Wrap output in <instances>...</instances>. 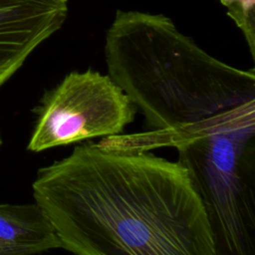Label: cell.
I'll use <instances>...</instances> for the list:
<instances>
[{
	"mask_svg": "<svg viewBox=\"0 0 255 255\" xmlns=\"http://www.w3.org/2000/svg\"><path fill=\"white\" fill-rule=\"evenodd\" d=\"M32 190L73 255H217L201 198L178 161L85 142L41 167Z\"/></svg>",
	"mask_w": 255,
	"mask_h": 255,
	"instance_id": "1",
	"label": "cell"
},
{
	"mask_svg": "<svg viewBox=\"0 0 255 255\" xmlns=\"http://www.w3.org/2000/svg\"><path fill=\"white\" fill-rule=\"evenodd\" d=\"M106 58L110 78L152 129L115 135L116 147L174 146L255 114L254 70H238L206 54L163 15L118 11Z\"/></svg>",
	"mask_w": 255,
	"mask_h": 255,
	"instance_id": "2",
	"label": "cell"
},
{
	"mask_svg": "<svg viewBox=\"0 0 255 255\" xmlns=\"http://www.w3.org/2000/svg\"><path fill=\"white\" fill-rule=\"evenodd\" d=\"M173 147L201 198L217 255H255V115Z\"/></svg>",
	"mask_w": 255,
	"mask_h": 255,
	"instance_id": "3",
	"label": "cell"
},
{
	"mask_svg": "<svg viewBox=\"0 0 255 255\" xmlns=\"http://www.w3.org/2000/svg\"><path fill=\"white\" fill-rule=\"evenodd\" d=\"M136 107L110 78L88 70L72 72L36 107L27 148L33 152L120 134L133 122Z\"/></svg>",
	"mask_w": 255,
	"mask_h": 255,
	"instance_id": "4",
	"label": "cell"
},
{
	"mask_svg": "<svg viewBox=\"0 0 255 255\" xmlns=\"http://www.w3.org/2000/svg\"><path fill=\"white\" fill-rule=\"evenodd\" d=\"M67 14V0H0V87Z\"/></svg>",
	"mask_w": 255,
	"mask_h": 255,
	"instance_id": "5",
	"label": "cell"
},
{
	"mask_svg": "<svg viewBox=\"0 0 255 255\" xmlns=\"http://www.w3.org/2000/svg\"><path fill=\"white\" fill-rule=\"evenodd\" d=\"M59 248L55 228L35 201L0 204V255H37Z\"/></svg>",
	"mask_w": 255,
	"mask_h": 255,
	"instance_id": "6",
	"label": "cell"
},
{
	"mask_svg": "<svg viewBox=\"0 0 255 255\" xmlns=\"http://www.w3.org/2000/svg\"><path fill=\"white\" fill-rule=\"evenodd\" d=\"M227 14L243 32L252 57H255V0H220Z\"/></svg>",
	"mask_w": 255,
	"mask_h": 255,
	"instance_id": "7",
	"label": "cell"
}]
</instances>
